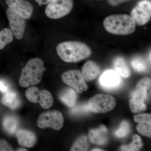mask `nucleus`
Here are the masks:
<instances>
[{
	"instance_id": "nucleus-1",
	"label": "nucleus",
	"mask_w": 151,
	"mask_h": 151,
	"mask_svg": "<svg viewBox=\"0 0 151 151\" xmlns=\"http://www.w3.org/2000/svg\"><path fill=\"white\" fill-rule=\"evenodd\" d=\"M56 52L59 57L67 63H76L86 59L92 53L85 43L78 41H65L58 45Z\"/></svg>"
},
{
	"instance_id": "nucleus-2",
	"label": "nucleus",
	"mask_w": 151,
	"mask_h": 151,
	"mask_svg": "<svg viewBox=\"0 0 151 151\" xmlns=\"http://www.w3.org/2000/svg\"><path fill=\"white\" fill-rule=\"evenodd\" d=\"M103 26L110 33L127 35L135 31L136 24L132 17L128 15L114 14L105 18Z\"/></svg>"
},
{
	"instance_id": "nucleus-3",
	"label": "nucleus",
	"mask_w": 151,
	"mask_h": 151,
	"mask_svg": "<svg viewBox=\"0 0 151 151\" xmlns=\"http://www.w3.org/2000/svg\"><path fill=\"white\" fill-rule=\"evenodd\" d=\"M45 70L42 60L38 58L30 60L22 70L19 81L20 85L24 88L36 85L40 82Z\"/></svg>"
},
{
	"instance_id": "nucleus-4",
	"label": "nucleus",
	"mask_w": 151,
	"mask_h": 151,
	"mask_svg": "<svg viewBox=\"0 0 151 151\" xmlns=\"http://www.w3.org/2000/svg\"><path fill=\"white\" fill-rule=\"evenodd\" d=\"M73 5V0H51L45 8V15L51 19L61 18L71 12Z\"/></svg>"
},
{
	"instance_id": "nucleus-5",
	"label": "nucleus",
	"mask_w": 151,
	"mask_h": 151,
	"mask_svg": "<svg viewBox=\"0 0 151 151\" xmlns=\"http://www.w3.org/2000/svg\"><path fill=\"white\" fill-rule=\"evenodd\" d=\"M116 105L115 98L111 95L97 94L87 103L89 110L93 113H104L112 111Z\"/></svg>"
},
{
	"instance_id": "nucleus-6",
	"label": "nucleus",
	"mask_w": 151,
	"mask_h": 151,
	"mask_svg": "<svg viewBox=\"0 0 151 151\" xmlns=\"http://www.w3.org/2000/svg\"><path fill=\"white\" fill-rule=\"evenodd\" d=\"M64 124V119L59 111H49L41 114L37 121L38 127L41 129L50 127L55 130H59Z\"/></svg>"
},
{
	"instance_id": "nucleus-7",
	"label": "nucleus",
	"mask_w": 151,
	"mask_h": 151,
	"mask_svg": "<svg viewBox=\"0 0 151 151\" xmlns=\"http://www.w3.org/2000/svg\"><path fill=\"white\" fill-rule=\"evenodd\" d=\"M61 78L64 83L71 86L78 93L81 94L88 89V86L79 70H71L65 71L63 73Z\"/></svg>"
},
{
	"instance_id": "nucleus-8",
	"label": "nucleus",
	"mask_w": 151,
	"mask_h": 151,
	"mask_svg": "<svg viewBox=\"0 0 151 151\" xmlns=\"http://www.w3.org/2000/svg\"><path fill=\"white\" fill-rule=\"evenodd\" d=\"M10 29L15 37L18 40L23 37L26 27V19L8 8L6 11Z\"/></svg>"
},
{
	"instance_id": "nucleus-9",
	"label": "nucleus",
	"mask_w": 151,
	"mask_h": 151,
	"mask_svg": "<svg viewBox=\"0 0 151 151\" xmlns=\"http://www.w3.org/2000/svg\"><path fill=\"white\" fill-rule=\"evenodd\" d=\"M131 17L138 25L142 26L148 22L151 17V3L143 0L138 3L131 12Z\"/></svg>"
},
{
	"instance_id": "nucleus-10",
	"label": "nucleus",
	"mask_w": 151,
	"mask_h": 151,
	"mask_svg": "<svg viewBox=\"0 0 151 151\" xmlns=\"http://www.w3.org/2000/svg\"><path fill=\"white\" fill-rule=\"evenodd\" d=\"M100 86L107 90H115L119 89L123 83L121 76L114 70L105 71L99 79Z\"/></svg>"
},
{
	"instance_id": "nucleus-11",
	"label": "nucleus",
	"mask_w": 151,
	"mask_h": 151,
	"mask_svg": "<svg viewBox=\"0 0 151 151\" xmlns=\"http://www.w3.org/2000/svg\"><path fill=\"white\" fill-rule=\"evenodd\" d=\"M6 2L9 8L25 19H29L32 16L33 7L26 0H6Z\"/></svg>"
},
{
	"instance_id": "nucleus-12",
	"label": "nucleus",
	"mask_w": 151,
	"mask_h": 151,
	"mask_svg": "<svg viewBox=\"0 0 151 151\" xmlns=\"http://www.w3.org/2000/svg\"><path fill=\"white\" fill-rule=\"evenodd\" d=\"M108 130L104 125L89 131L88 136L91 142L99 145H103L108 140Z\"/></svg>"
},
{
	"instance_id": "nucleus-13",
	"label": "nucleus",
	"mask_w": 151,
	"mask_h": 151,
	"mask_svg": "<svg viewBox=\"0 0 151 151\" xmlns=\"http://www.w3.org/2000/svg\"><path fill=\"white\" fill-rule=\"evenodd\" d=\"M100 71L99 65L94 61L89 60L83 65L81 74L84 80L91 81L97 78Z\"/></svg>"
},
{
	"instance_id": "nucleus-14",
	"label": "nucleus",
	"mask_w": 151,
	"mask_h": 151,
	"mask_svg": "<svg viewBox=\"0 0 151 151\" xmlns=\"http://www.w3.org/2000/svg\"><path fill=\"white\" fill-rule=\"evenodd\" d=\"M19 145L27 147H32L35 145L37 141L35 135L28 130L21 129L16 133Z\"/></svg>"
},
{
	"instance_id": "nucleus-15",
	"label": "nucleus",
	"mask_w": 151,
	"mask_h": 151,
	"mask_svg": "<svg viewBox=\"0 0 151 151\" xmlns=\"http://www.w3.org/2000/svg\"><path fill=\"white\" fill-rule=\"evenodd\" d=\"M2 103L12 110L16 109L20 105L21 100L17 93L9 91L5 93L1 99Z\"/></svg>"
},
{
	"instance_id": "nucleus-16",
	"label": "nucleus",
	"mask_w": 151,
	"mask_h": 151,
	"mask_svg": "<svg viewBox=\"0 0 151 151\" xmlns=\"http://www.w3.org/2000/svg\"><path fill=\"white\" fill-rule=\"evenodd\" d=\"M113 68L114 70L122 77L128 78L131 75L129 68L123 58H116L113 62Z\"/></svg>"
},
{
	"instance_id": "nucleus-17",
	"label": "nucleus",
	"mask_w": 151,
	"mask_h": 151,
	"mask_svg": "<svg viewBox=\"0 0 151 151\" xmlns=\"http://www.w3.org/2000/svg\"><path fill=\"white\" fill-rule=\"evenodd\" d=\"M60 100L68 107H73L77 99V94L74 89L68 88L63 91L59 96Z\"/></svg>"
},
{
	"instance_id": "nucleus-18",
	"label": "nucleus",
	"mask_w": 151,
	"mask_h": 151,
	"mask_svg": "<svg viewBox=\"0 0 151 151\" xmlns=\"http://www.w3.org/2000/svg\"><path fill=\"white\" fill-rule=\"evenodd\" d=\"M18 125V119L14 116H7L3 120L4 129L10 134H13L17 132Z\"/></svg>"
},
{
	"instance_id": "nucleus-19",
	"label": "nucleus",
	"mask_w": 151,
	"mask_h": 151,
	"mask_svg": "<svg viewBox=\"0 0 151 151\" xmlns=\"http://www.w3.org/2000/svg\"><path fill=\"white\" fill-rule=\"evenodd\" d=\"M14 36L10 29L6 28L0 31V50L13 41Z\"/></svg>"
},
{
	"instance_id": "nucleus-20",
	"label": "nucleus",
	"mask_w": 151,
	"mask_h": 151,
	"mask_svg": "<svg viewBox=\"0 0 151 151\" xmlns=\"http://www.w3.org/2000/svg\"><path fill=\"white\" fill-rule=\"evenodd\" d=\"M53 100L52 95L46 90L40 91L39 103L41 106L45 109L50 108L53 104Z\"/></svg>"
},
{
	"instance_id": "nucleus-21",
	"label": "nucleus",
	"mask_w": 151,
	"mask_h": 151,
	"mask_svg": "<svg viewBox=\"0 0 151 151\" xmlns=\"http://www.w3.org/2000/svg\"><path fill=\"white\" fill-rule=\"evenodd\" d=\"M131 64L134 70L139 72H144L147 69V64L145 60L142 57L138 56L132 59Z\"/></svg>"
},
{
	"instance_id": "nucleus-22",
	"label": "nucleus",
	"mask_w": 151,
	"mask_h": 151,
	"mask_svg": "<svg viewBox=\"0 0 151 151\" xmlns=\"http://www.w3.org/2000/svg\"><path fill=\"white\" fill-rule=\"evenodd\" d=\"M143 147L141 138L138 135H135L133 138V142L130 145L123 146L121 147L122 151H139Z\"/></svg>"
},
{
	"instance_id": "nucleus-23",
	"label": "nucleus",
	"mask_w": 151,
	"mask_h": 151,
	"mask_svg": "<svg viewBox=\"0 0 151 151\" xmlns=\"http://www.w3.org/2000/svg\"><path fill=\"white\" fill-rule=\"evenodd\" d=\"M89 147L87 138L86 136H83L76 140L71 147L70 151H87Z\"/></svg>"
},
{
	"instance_id": "nucleus-24",
	"label": "nucleus",
	"mask_w": 151,
	"mask_h": 151,
	"mask_svg": "<svg viewBox=\"0 0 151 151\" xmlns=\"http://www.w3.org/2000/svg\"><path fill=\"white\" fill-rule=\"evenodd\" d=\"M147 89L145 88H136V90L133 93L132 98L129 101L135 103L142 104L144 103L147 96Z\"/></svg>"
},
{
	"instance_id": "nucleus-25",
	"label": "nucleus",
	"mask_w": 151,
	"mask_h": 151,
	"mask_svg": "<svg viewBox=\"0 0 151 151\" xmlns=\"http://www.w3.org/2000/svg\"><path fill=\"white\" fill-rule=\"evenodd\" d=\"M40 91L37 87L32 86L26 91L25 95L29 101L32 103H39Z\"/></svg>"
},
{
	"instance_id": "nucleus-26",
	"label": "nucleus",
	"mask_w": 151,
	"mask_h": 151,
	"mask_svg": "<svg viewBox=\"0 0 151 151\" xmlns=\"http://www.w3.org/2000/svg\"><path fill=\"white\" fill-rule=\"evenodd\" d=\"M137 131L141 134L151 137V122L139 123L137 127Z\"/></svg>"
},
{
	"instance_id": "nucleus-27",
	"label": "nucleus",
	"mask_w": 151,
	"mask_h": 151,
	"mask_svg": "<svg viewBox=\"0 0 151 151\" xmlns=\"http://www.w3.org/2000/svg\"><path fill=\"white\" fill-rule=\"evenodd\" d=\"M130 131L129 124L127 121L122 122L119 129L115 132V135L118 138L125 137L129 134Z\"/></svg>"
},
{
	"instance_id": "nucleus-28",
	"label": "nucleus",
	"mask_w": 151,
	"mask_h": 151,
	"mask_svg": "<svg viewBox=\"0 0 151 151\" xmlns=\"http://www.w3.org/2000/svg\"><path fill=\"white\" fill-rule=\"evenodd\" d=\"M130 109L132 113H138L146 111L147 107L144 103L142 104L135 103L129 101Z\"/></svg>"
},
{
	"instance_id": "nucleus-29",
	"label": "nucleus",
	"mask_w": 151,
	"mask_h": 151,
	"mask_svg": "<svg viewBox=\"0 0 151 151\" xmlns=\"http://www.w3.org/2000/svg\"><path fill=\"white\" fill-rule=\"evenodd\" d=\"M89 111L87 104V105H78L72 109L70 111V113L73 115H81V114L87 113Z\"/></svg>"
},
{
	"instance_id": "nucleus-30",
	"label": "nucleus",
	"mask_w": 151,
	"mask_h": 151,
	"mask_svg": "<svg viewBox=\"0 0 151 151\" xmlns=\"http://www.w3.org/2000/svg\"><path fill=\"white\" fill-rule=\"evenodd\" d=\"M134 121L136 123L151 122V115L148 113H143L134 116Z\"/></svg>"
},
{
	"instance_id": "nucleus-31",
	"label": "nucleus",
	"mask_w": 151,
	"mask_h": 151,
	"mask_svg": "<svg viewBox=\"0 0 151 151\" xmlns=\"http://www.w3.org/2000/svg\"><path fill=\"white\" fill-rule=\"evenodd\" d=\"M151 81L150 78H144L140 80L138 82L136 88H145L147 90H148L150 88Z\"/></svg>"
},
{
	"instance_id": "nucleus-32",
	"label": "nucleus",
	"mask_w": 151,
	"mask_h": 151,
	"mask_svg": "<svg viewBox=\"0 0 151 151\" xmlns=\"http://www.w3.org/2000/svg\"><path fill=\"white\" fill-rule=\"evenodd\" d=\"M0 151H13L12 147L4 140H0Z\"/></svg>"
},
{
	"instance_id": "nucleus-33",
	"label": "nucleus",
	"mask_w": 151,
	"mask_h": 151,
	"mask_svg": "<svg viewBox=\"0 0 151 151\" xmlns=\"http://www.w3.org/2000/svg\"><path fill=\"white\" fill-rule=\"evenodd\" d=\"M9 91V90L8 85L5 81L0 80V91L5 93Z\"/></svg>"
},
{
	"instance_id": "nucleus-34",
	"label": "nucleus",
	"mask_w": 151,
	"mask_h": 151,
	"mask_svg": "<svg viewBox=\"0 0 151 151\" xmlns=\"http://www.w3.org/2000/svg\"><path fill=\"white\" fill-rule=\"evenodd\" d=\"M128 1L129 0H108V2L111 5L116 6Z\"/></svg>"
},
{
	"instance_id": "nucleus-35",
	"label": "nucleus",
	"mask_w": 151,
	"mask_h": 151,
	"mask_svg": "<svg viewBox=\"0 0 151 151\" xmlns=\"http://www.w3.org/2000/svg\"><path fill=\"white\" fill-rule=\"evenodd\" d=\"M39 6L47 4L51 0H35Z\"/></svg>"
},
{
	"instance_id": "nucleus-36",
	"label": "nucleus",
	"mask_w": 151,
	"mask_h": 151,
	"mask_svg": "<svg viewBox=\"0 0 151 151\" xmlns=\"http://www.w3.org/2000/svg\"><path fill=\"white\" fill-rule=\"evenodd\" d=\"M92 151H103V150H100V149L96 148V149H92Z\"/></svg>"
},
{
	"instance_id": "nucleus-37",
	"label": "nucleus",
	"mask_w": 151,
	"mask_h": 151,
	"mask_svg": "<svg viewBox=\"0 0 151 151\" xmlns=\"http://www.w3.org/2000/svg\"><path fill=\"white\" fill-rule=\"evenodd\" d=\"M17 151H27V150H26V149L24 148H19L17 149Z\"/></svg>"
}]
</instances>
